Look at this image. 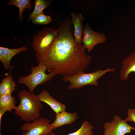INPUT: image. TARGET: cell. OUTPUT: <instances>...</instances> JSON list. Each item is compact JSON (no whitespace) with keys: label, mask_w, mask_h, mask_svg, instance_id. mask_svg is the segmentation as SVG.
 I'll return each mask as SVG.
<instances>
[{"label":"cell","mask_w":135,"mask_h":135,"mask_svg":"<svg viewBox=\"0 0 135 135\" xmlns=\"http://www.w3.org/2000/svg\"><path fill=\"white\" fill-rule=\"evenodd\" d=\"M28 50V48L24 46L14 49L0 47V60L5 69L6 70L11 69L12 66L10 62L12 58L16 54Z\"/></svg>","instance_id":"9"},{"label":"cell","mask_w":135,"mask_h":135,"mask_svg":"<svg viewBox=\"0 0 135 135\" xmlns=\"http://www.w3.org/2000/svg\"><path fill=\"white\" fill-rule=\"evenodd\" d=\"M37 96L40 102L48 104L56 114L66 109V106L64 104L56 100L46 90H43Z\"/></svg>","instance_id":"11"},{"label":"cell","mask_w":135,"mask_h":135,"mask_svg":"<svg viewBox=\"0 0 135 135\" xmlns=\"http://www.w3.org/2000/svg\"><path fill=\"white\" fill-rule=\"evenodd\" d=\"M128 116L125 120L127 122H132L135 123V108L129 109L128 110Z\"/></svg>","instance_id":"20"},{"label":"cell","mask_w":135,"mask_h":135,"mask_svg":"<svg viewBox=\"0 0 135 135\" xmlns=\"http://www.w3.org/2000/svg\"><path fill=\"white\" fill-rule=\"evenodd\" d=\"M7 4L15 6L19 8V18L22 19V14L26 9L31 10L32 8V4L30 0H10Z\"/></svg>","instance_id":"16"},{"label":"cell","mask_w":135,"mask_h":135,"mask_svg":"<svg viewBox=\"0 0 135 135\" xmlns=\"http://www.w3.org/2000/svg\"><path fill=\"white\" fill-rule=\"evenodd\" d=\"M72 23L74 25V36L76 42L79 44L82 43L84 28L82 22L85 18L81 13L77 15L73 12L71 14Z\"/></svg>","instance_id":"13"},{"label":"cell","mask_w":135,"mask_h":135,"mask_svg":"<svg viewBox=\"0 0 135 135\" xmlns=\"http://www.w3.org/2000/svg\"><path fill=\"white\" fill-rule=\"evenodd\" d=\"M16 86L12 74L7 75L0 84V96L12 94L15 90Z\"/></svg>","instance_id":"14"},{"label":"cell","mask_w":135,"mask_h":135,"mask_svg":"<svg viewBox=\"0 0 135 135\" xmlns=\"http://www.w3.org/2000/svg\"><path fill=\"white\" fill-rule=\"evenodd\" d=\"M50 122L49 120L40 117L31 122H26L21 126V129L23 132L21 135H48L54 129Z\"/></svg>","instance_id":"6"},{"label":"cell","mask_w":135,"mask_h":135,"mask_svg":"<svg viewBox=\"0 0 135 135\" xmlns=\"http://www.w3.org/2000/svg\"><path fill=\"white\" fill-rule=\"evenodd\" d=\"M57 32L58 29L44 28L34 35L32 46L36 52V60L43 57L50 48L56 38Z\"/></svg>","instance_id":"5"},{"label":"cell","mask_w":135,"mask_h":135,"mask_svg":"<svg viewBox=\"0 0 135 135\" xmlns=\"http://www.w3.org/2000/svg\"><path fill=\"white\" fill-rule=\"evenodd\" d=\"M46 67L41 64H38L36 66H32L31 68L30 74L26 76H23L19 77L18 82L20 84L26 85L29 92L33 93L37 86L46 83L57 75L54 72L47 74L46 72Z\"/></svg>","instance_id":"3"},{"label":"cell","mask_w":135,"mask_h":135,"mask_svg":"<svg viewBox=\"0 0 135 135\" xmlns=\"http://www.w3.org/2000/svg\"><path fill=\"white\" fill-rule=\"evenodd\" d=\"M31 20L32 23L35 24H46L52 21L50 16L45 14L43 12L34 16Z\"/></svg>","instance_id":"19"},{"label":"cell","mask_w":135,"mask_h":135,"mask_svg":"<svg viewBox=\"0 0 135 135\" xmlns=\"http://www.w3.org/2000/svg\"><path fill=\"white\" fill-rule=\"evenodd\" d=\"M0 135H2V134H1L0 132Z\"/></svg>","instance_id":"24"},{"label":"cell","mask_w":135,"mask_h":135,"mask_svg":"<svg viewBox=\"0 0 135 135\" xmlns=\"http://www.w3.org/2000/svg\"><path fill=\"white\" fill-rule=\"evenodd\" d=\"M51 1L36 0L34 2L35 6L32 12L30 15L28 21H29L34 16L43 12V10L50 4Z\"/></svg>","instance_id":"17"},{"label":"cell","mask_w":135,"mask_h":135,"mask_svg":"<svg viewBox=\"0 0 135 135\" xmlns=\"http://www.w3.org/2000/svg\"><path fill=\"white\" fill-rule=\"evenodd\" d=\"M83 34L82 44L88 52H91L96 45L103 43L106 40L104 34L93 31L88 23H86L84 28Z\"/></svg>","instance_id":"8"},{"label":"cell","mask_w":135,"mask_h":135,"mask_svg":"<svg viewBox=\"0 0 135 135\" xmlns=\"http://www.w3.org/2000/svg\"><path fill=\"white\" fill-rule=\"evenodd\" d=\"M93 126L87 120H85L82 123L80 128L76 131L66 135H85L87 133L92 130ZM48 135H56L51 132Z\"/></svg>","instance_id":"18"},{"label":"cell","mask_w":135,"mask_h":135,"mask_svg":"<svg viewBox=\"0 0 135 135\" xmlns=\"http://www.w3.org/2000/svg\"><path fill=\"white\" fill-rule=\"evenodd\" d=\"M48 135V134H44L43 135Z\"/></svg>","instance_id":"23"},{"label":"cell","mask_w":135,"mask_h":135,"mask_svg":"<svg viewBox=\"0 0 135 135\" xmlns=\"http://www.w3.org/2000/svg\"><path fill=\"white\" fill-rule=\"evenodd\" d=\"M7 111L6 110L2 109L0 108V128L1 126V118L2 116H3L4 114Z\"/></svg>","instance_id":"21"},{"label":"cell","mask_w":135,"mask_h":135,"mask_svg":"<svg viewBox=\"0 0 135 135\" xmlns=\"http://www.w3.org/2000/svg\"><path fill=\"white\" fill-rule=\"evenodd\" d=\"M85 135H94L93 132L92 130L88 132Z\"/></svg>","instance_id":"22"},{"label":"cell","mask_w":135,"mask_h":135,"mask_svg":"<svg viewBox=\"0 0 135 135\" xmlns=\"http://www.w3.org/2000/svg\"><path fill=\"white\" fill-rule=\"evenodd\" d=\"M78 118L77 112L70 113L64 110L56 114L55 120L51 124L55 129L65 125H70Z\"/></svg>","instance_id":"12"},{"label":"cell","mask_w":135,"mask_h":135,"mask_svg":"<svg viewBox=\"0 0 135 135\" xmlns=\"http://www.w3.org/2000/svg\"><path fill=\"white\" fill-rule=\"evenodd\" d=\"M20 102L14 114L24 121L30 122L40 118L43 105L37 96L23 90L18 94Z\"/></svg>","instance_id":"2"},{"label":"cell","mask_w":135,"mask_h":135,"mask_svg":"<svg viewBox=\"0 0 135 135\" xmlns=\"http://www.w3.org/2000/svg\"><path fill=\"white\" fill-rule=\"evenodd\" d=\"M115 70L114 68H108L104 70L100 69L88 73L80 72L74 75L62 77L60 78L65 82H70L68 87L69 89L80 88L87 85L98 86V80L99 78L108 72Z\"/></svg>","instance_id":"4"},{"label":"cell","mask_w":135,"mask_h":135,"mask_svg":"<svg viewBox=\"0 0 135 135\" xmlns=\"http://www.w3.org/2000/svg\"><path fill=\"white\" fill-rule=\"evenodd\" d=\"M120 76L123 80H128L129 74L135 72V51L126 57L122 61Z\"/></svg>","instance_id":"10"},{"label":"cell","mask_w":135,"mask_h":135,"mask_svg":"<svg viewBox=\"0 0 135 135\" xmlns=\"http://www.w3.org/2000/svg\"><path fill=\"white\" fill-rule=\"evenodd\" d=\"M82 43H78L74 36L71 20L62 21L58 29L56 38L50 48L36 62L45 66L48 71L63 77L84 72L92 60Z\"/></svg>","instance_id":"1"},{"label":"cell","mask_w":135,"mask_h":135,"mask_svg":"<svg viewBox=\"0 0 135 135\" xmlns=\"http://www.w3.org/2000/svg\"><path fill=\"white\" fill-rule=\"evenodd\" d=\"M15 98L12 94L0 96V108L4 109L9 112L16 108Z\"/></svg>","instance_id":"15"},{"label":"cell","mask_w":135,"mask_h":135,"mask_svg":"<svg viewBox=\"0 0 135 135\" xmlns=\"http://www.w3.org/2000/svg\"><path fill=\"white\" fill-rule=\"evenodd\" d=\"M104 132L103 135H124L135 130V128L129 125L125 120L115 115L110 122H106L104 125Z\"/></svg>","instance_id":"7"}]
</instances>
